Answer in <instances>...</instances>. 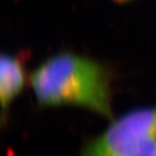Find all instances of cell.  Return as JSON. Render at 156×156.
Instances as JSON below:
<instances>
[{"mask_svg": "<svg viewBox=\"0 0 156 156\" xmlns=\"http://www.w3.org/2000/svg\"><path fill=\"white\" fill-rule=\"evenodd\" d=\"M156 106L129 111L90 143L79 156H154Z\"/></svg>", "mask_w": 156, "mask_h": 156, "instance_id": "2", "label": "cell"}, {"mask_svg": "<svg viewBox=\"0 0 156 156\" xmlns=\"http://www.w3.org/2000/svg\"><path fill=\"white\" fill-rule=\"evenodd\" d=\"M111 77L102 62L63 52L41 62L31 73L30 83L40 105L80 106L111 119Z\"/></svg>", "mask_w": 156, "mask_h": 156, "instance_id": "1", "label": "cell"}, {"mask_svg": "<svg viewBox=\"0 0 156 156\" xmlns=\"http://www.w3.org/2000/svg\"><path fill=\"white\" fill-rule=\"evenodd\" d=\"M27 82L24 60L18 55L3 54L0 60V100L2 120Z\"/></svg>", "mask_w": 156, "mask_h": 156, "instance_id": "3", "label": "cell"}, {"mask_svg": "<svg viewBox=\"0 0 156 156\" xmlns=\"http://www.w3.org/2000/svg\"><path fill=\"white\" fill-rule=\"evenodd\" d=\"M119 1H123V0H119Z\"/></svg>", "mask_w": 156, "mask_h": 156, "instance_id": "4", "label": "cell"}, {"mask_svg": "<svg viewBox=\"0 0 156 156\" xmlns=\"http://www.w3.org/2000/svg\"><path fill=\"white\" fill-rule=\"evenodd\" d=\"M154 156H156V154H155V155H154Z\"/></svg>", "mask_w": 156, "mask_h": 156, "instance_id": "5", "label": "cell"}]
</instances>
